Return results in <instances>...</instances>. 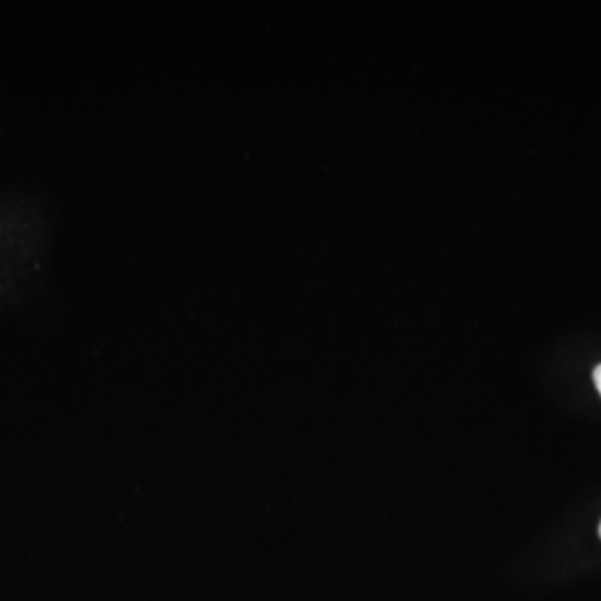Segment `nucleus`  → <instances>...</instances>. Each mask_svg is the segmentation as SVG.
Here are the masks:
<instances>
[{
    "instance_id": "f257e3e1",
    "label": "nucleus",
    "mask_w": 601,
    "mask_h": 601,
    "mask_svg": "<svg viewBox=\"0 0 601 601\" xmlns=\"http://www.w3.org/2000/svg\"><path fill=\"white\" fill-rule=\"evenodd\" d=\"M594 386H597L598 393L601 394V365H598L593 371Z\"/></svg>"
},
{
    "instance_id": "f03ea898",
    "label": "nucleus",
    "mask_w": 601,
    "mask_h": 601,
    "mask_svg": "<svg viewBox=\"0 0 601 601\" xmlns=\"http://www.w3.org/2000/svg\"><path fill=\"white\" fill-rule=\"evenodd\" d=\"M598 533H600V539H601V523H600V528H598Z\"/></svg>"
}]
</instances>
